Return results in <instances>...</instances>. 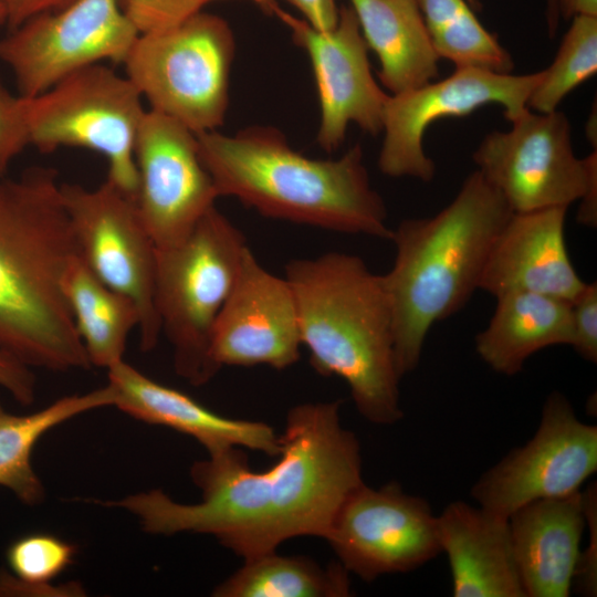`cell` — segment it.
Here are the masks:
<instances>
[{
    "mask_svg": "<svg viewBox=\"0 0 597 597\" xmlns=\"http://www.w3.org/2000/svg\"><path fill=\"white\" fill-rule=\"evenodd\" d=\"M339 408V400L292 407L279 460L263 471H253L239 447L195 462L198 503L151 490L108 504L136 515L148 533L210 534L244 561L297 536L324 538L343 502L364 483L360 443L342 426Z\"/></svg>",
    "mask_w": 597,
    "mask_h": 597,
    "instance_id": "obj_1",
    "label": "cell"
},
{
    "mask_svg": "<svg viewBox=\"0 0 597 597\" xmlns=\"http://www.w3.org/2000/svg\"><path fill=\"white\" fill-rule=\"evenodd\" d=\"M78 256L57 171L0 179V349L53 371L91 366L62 281Z\"/></svg>",
    "mask_w": 597,
    "mask_h": 597,
    "instance_id": "obj_2",
    "label": "cell"
},
{
    "mask_svg": "<svg viewBox=\"0 0 597 597\" xmlns=\"http://www.w3.org/2000/svg\"><path fill=\"white\" fill-rule=\"evenodd\" d=\"M199 155L220 197L260 214L390 240L384 199L371 186L360 145L336 159L295 151L272 126L197 134Z\"/></svg>",
    "mask_w": 597,
    "mask_h": 597,
    "instance_id": "obj_3",
    "label": "cell"
},
{
    "mask_svg": "<svg viewBox=\"0 0 597 597\" xmlns=\"http://www.w3.org/2000/svg\"><path fill=\"white\" fill-rule=\"evenodd\" d=\"M302 345L322 376L346 381L366 420L389 426L404 417L395 357L394 314L383 274L355 254L327 252L285 265Z\"/></svg>",
    "mask_w": 597,
    "mask_h": 597,
    "instance_id": "obj_4",
    "label": "cell"
},
{
    "mask_svg": "<svg viewBox=\"0 0 597 597\" xmlns=\"http://www.w3.org/2000/svg\"><path fill=\"white\" fill-rule=\"evenodd\" d=\"M512 213L474 170L438 213L404 219L392 230L395 261L383 276L401 377L417 368L430 328L459 312L478 290L491 248Z\"/></svg>",
    "mask_w": 597,
    "mask_h": 597,
    "instance_id": "obj_5",
    "label": "cell"
},
{
    "mask_svg": "<svg viewBox=\"0 0 597 597\" xmlns=\"http://www.w3.org/2000/svg\"><path fill=\"white\" fill-rule=\"evenodd\" d=\"M249 249L244 234L216 206L180 243L157 249L155 307L175 371L193 386L221 369L211 355L218 316Z\"/></svg>",
    "mask_w": 597,
    "mask_h": 597,
    "instance_id": "obj_6",
    "label": "cell"
},
{
    "mask_svg": "<svg viewBox=\"0 0 597 597\" xmlns=\"http://www.w3.org/2000/svg\"><path fill=\"white\" fill-rule=\"evenodd\" d=\"M234 53L229 23L201 9L168 28L139 33L123 64L149 109L197 135L217 130L226 119Z\"/></svg>",
    "mask_w": 597,
    "mask_h": 597,
    "instance_id": "obj_7",
    "label": "cell"
},
{
    "mask_svg": "<svg viewBox=\"0 0 597 597\" xmlns=\"http://www.w3.org/2000/svg\"><path fill=\"white\" fill-rule=\"evenodd\" d=\"M25 101L31 146L42 153L80 147L103 155L107 179L135 199L134 149L146 109L126 75L96 63Z\"/></svg>",
    "mask_w": 597,
    "mask_h": 597,
    "instance_id": "obj_8",
    "label": "cell"
},
{
    "mask_svg": "<svg viewBox=\"0 0 597 597\" xmlns=\"http://www.w3.org/2000/svg\"><path fill=\"white\" fill-rule=\"evenodd\" d=\"M509 130L484 136L472 158L476 170L513 212L568 208L597 179L596 149L575 155L568 117L525 109Z\"/></svg>",
    "mask_w": 597,
    "mask_h": 597,
    "instance_id": "obj_9",
    "label": "cell"
},
{
    "mask_svg": "<svg viewBox=\"0 0 597 597\" xmlns=\"http://www.w3.org/2000/svg\"><path fill=\"white\" fill-rule=\"evenodd\" d=\"M61 196L78 258L104 284L135 303L140 347L151 350L161 334L155 307L157 248L135 200L108 179L94 189L62 182Z\"/></svg>",
    "mask_w": 597,
    "mask_h": 597,
    "instance_id": "obj_10",
    "label": "cell"
},
{
    "mask_svg": "<svg viewBox=\"0 0 597 597\" xmlns=\"http://www.w3.org/2000/svg\"><path fill=\"white\" fill-rule=\"evenodd\" d=\"M138 34L118 0H74L1 36L0 62L13 74L18 94L33 97L90 65L123 64Z\"/></svg>",
    "mask_w": 597,
    "mask_h": 597,
    "instance_id": "obj_11",
    "label": "cell"
},
{
    "mask_svg": "<svg viewBox=\"0 0 597 597\" xmlns=\"http://www.w3.org/2000/svg\"><path fill=\"white\" fill-rule=\"evenodd\" d=\"M542 78L543 70L513 74L457 67L440 81L389 94L384 111L379 170L392 178L430 182L436 165L425 151L423 137L432 123L467 116L489 104L500 105L504 117L512 122L527 109L528 97Z\"/></svg>",
    "mask_w": 597,
    "mask_h": 597,
    "instance_id": "obj_12",
    "label": "cell"
},
{
    "mask_svg": "<svg viewBox=\"0 0 597 597\" xmlns=\"http://www.w3.org/2000/svg\"><path fill=\"white\" fill-rule=\"evenodd\" d=\"M596 470L597 427L580 421L567 397L553 391L534 436L488 469L471 488V498L509 517L530 502L580 491Z\"/></svg>",
    "mask_w": 597,
    "mask_h": 597,
    "instance_id": "obj_13",
    "label": "cell"
},
{
    "mask_svg": "<svg viewBox=\"0 0 597 597\" xmlns=\"http://www.w3.org/2000/svg\"><path fill=\"white\" fill-rule=\"evenodd\" d=\"M338 562L365 582L408 573L441 554L429 502L397 482L360 484L343 502L324 537Z\"/></svg>",
    "mask_w": 597,
    "mask_h": 597,
    "instance_id": "obj_14",
    "label": "cell"
},
{
    "mask_svg": "<svg viewBox=\"0 0 597 597\" xmlns=\"http://www.w3.org/2000/svg\"><path fill=\"white\" fill-rule=\"evenodd\" d=\"M134 157V200L142 221L157 249L175 247L220 197L201 161L197 135L176 119L146 109Z\"/></svg>",
    "mask_w": 597,
    "mask_h": 597,
    "instance_id": "obj_15",
    "label": "cell"
},
{
    "mask_svg": "<svg viewBox=\"0 0 597 597\" xmlns=\"http://www.w3.org/2000/svg\"><path fill=\"white\" fill-rule=\"evenodd\" d=\"M273 15L310 57L321 107L318 146L327 153L338 149L350 123L373 136L381 133L389 94L371 73L369 49L350 6L339 7L337 23L324 31L280 6Z\"/></svg>",
    "mask_w": 597,
    "mask_h": 597,
    "instance_id": "obj_16",
    "label": "cell"
},
{
    "mask_svg": "<svg viewBox=\"0 0 597 597\" xmlns=\"http://www.w3.org/2000/svg\"><path fill=\"white\" fill-rule=\"evenodd\" d=\"M295 296L289 281L263 268L249 248L214 325L211 355L222 366L277 370L301 357Z\"/></svg>",
    "mask_w": 597,
    "mask_h": 597,
    "instance_id": "obj_17",
    "label": "cell"
},
{
    "mask_svg": "<svg viewBox=\"0 0 597 597\" xmlns=\"http://www.w3.org/2000/svg\"><path fill=\"white\" fill-rule=\"evenodd\" d=\"M566 212L563 207L513 212L491 248L478 290L495 298L532 292L572 303L586 282L568 255Z\"/></svg>",
    "mask_w": 597,
    "mask_h": 597,
    "instance_id": "obj_18",
    "label": "cell"
},
{
    "mask_svg": "<svg viewBox=\"0 0 597 597\" xmlns=\"http://www.w3.org/2000/svg\"><path fill=\"white\" fill-rule=\"evenodd\" d=\"M108 370L114 406L140 421L165 426L196 439L209 454L239 447L277 457L280 434L262 421L221 416L190 396L161 385L124 360Z\"/></svg>",
    "mask_w": 597,
    "mask_h": 597,
    "instance_id": "obj_19",
    "label": "cell"
},
{
    "mask_svg": "<svg viewBox=\"0 0 597 597\" xmlns=\"http://www.w3.org/2000/svg\"><path fill=\"white\" fill-rule=\"evenodd\" d=\"M509 526L525 596H569L586 530L583 491L530 502Z\"/></svg>",
    "mask_w": 597,
    "mask_h": 597,
    "instance_id": "obj_20",
    "label": "cell"
},
{
    "mask_svg": "<svg viewBox=\"0 0 597 597\" xmlns=\"http://www.w3.org/2000/svg\"><path fill=\"white\" fill-rule=\"evenodd\" d=\"M437 528L454 597H526L509 517L455 501L437 515Z\"/></svg>",
    "mask_w": 597,
    "mask_h": 597,
    "instance_id": "obj_21",
    "label": "cell"
},
{
    "mask_svg": "<svg viewBox=\"0 0 597 597\" xmlns=\"http://www.w3.org/2000/svg\"><path fill=\"white\" fill-rule=\"evenodd\" d=\"M572 303L532 292L496 297L488 326L475 336V352L495 373L514 376L535 353L570 345Z\"/></svg>",
    "mask_w": 597,
    "mask_h": 597,
    "instance_id": "obj_22",
    "label": "cell"
},
{
    "mask_svg": "<svg viewBox=\"0 0 597 597\" xmlns=\"http://www.w3.org/2000/svg\"><path fill=\"white\" fill-rule=\"evenodd\" d=\"M349 2L368 49L378 57L379 80L390 94L402 93L437 78L440 59L416 0Z\"/></svg>",
    "mask_w": 597,
    "mask_h": 597,
    "instance_id": "obj_23",
    "label": "cell"
},
{
    "mask_svg": "<svg viewBox=\"0 0 597 597\" xmlns=\"http://www.w3.org/2000/svg\"><path fill=\"white\" fill-rule=\"evenodd\" d=\"M62 286L91 365L108 369L124 360L129 333L139 326L135 303L104 284L78 256L66 269Z\"/></svg>",
    "mask_w": 597,
    "mask_h": 597,
    "instance_id": "obj_24",
    "label": "cell"
},
{
    "mask_svg": "<svg viewBox=\"0 0 597 597\" xmlns=\"http://www.w3.org/2000/svg\"><path fill=\"white\" fill-rule=\"evenodd\" d=\"M112 386L66 396L29 415H14L0 402V486L21 502L34 505L44 496L43 484L32 467V452L40 438L60 423L83 412L114 406Z\"/></svg>",
    "mask_w": 597,
    "mask_h": 597,
    "instance_id": "obj_25",
    "label": "cell"
},
{
    "mask_svg": "<svg viewBox=\"0 0 597 597\" xmlns=\"http://www.w3.org/2000/svg\"><path fill=\"white\" fill-rule=\"evenodd\" d=\"M347 569L338 562L323 567L304 556L275 552L245 559L219 584L216 597H346L352 595Z\"/></svg>",
    "mask_w": 597,
    "mask_h": 597,
    "instance_id": "obj_26",
    "label": "cell"
},
{
    "mask_svg": "<svg viewBox=\"0 0 597 597\" xmlns=\"http://www.w3.org/2000/svg\"><path fill=\"white\" fill-rule=\"evenodd\" d=\"M439 59L457 67L512 73L514 61L467 0H416Z\"/></svg>",
    "mask_w": 597,
    "mask_h": 597,
    "instance_id": "obj_27",
    "label": "cell"
},
{
    "mask_svg": "<svg viewBox=\"0 0 597 597\" xmlns=\"http://www.w3.org/2000/svg\"><path fill=\"white\" fill-rule=\"evenodd\" d=\"M572 19L553 62L543 70V78L528 97L531 111H556L573 90L597 72V15Z\"/></svg>",
    "mask_w": 597,
    "mask_h": 597,
    "instance_id": "obj_28",
    "label": "cell"
},
{
    "mask_svg": "<svg viewBox=\"0 0 597 597\" xmlns=\"http://www.w3.org/2000/svg\"><path fill=\"white\" fill-rule=\"evenodd\" d=\"M74 555L72 544L51 534L18 538L7 551L12 574H0V596L48 593L50 582L72 563Z\"/></svg>",
    "mask_w": 597,
    "mask_h": 597,
    "instance_id": "obj_29",
    "label": "cell"
},
{
    "mask_svg": "<svg viewBox=\"0 0 597 597\" xmlns=\"http://www.w3.org/2000/svg\"><path fill=\"white\" fill-rule=\"evenodd\" d=\"M30 145L25 97L12 94L0 78V179Z\"/></svg>",
    "mask_w": 597,
    "mask_h": 597,
    "instance_id": "obj_30",
    "label": "cell"
},
{
    "mask_svg": "<svg viewBox=\"0 0 597 597\" xmlns=\"http://www.w3.org/2000/svg\"><path fill=\"white\" fill-rule=\"evenodd\" d=\"M139 33L174 25L202 9L200 0H118Z\"/></svg>",
    "mask_w": 597,
    "mask_h": 597,
    "instance_id": "obj_31",
    "label": "cell"
},
{
    "mask_svg": "<svg viewBox=\"0 0 597 597\" xmlns=\"http://www.w3.org/2000/svg\"><path fill=\"white\" fill-rule=\"evenodd\" d=\"M574 350L589 363L597 362V283H586L572 302V342Z\"/></svg>",
    "mask_w": 597,
    "mask_h": 597,
    "instance_id": "obj_32",
    "label": "cell"
},
{
    "mask_svg": "<svg viewBox=\"0 0 597 597\" xmlns=\"http://www.w3.org/2000/svg\"><path fill=\"white\" fill-rule=\"evenodd\" d=\"M585 501L586 528L588 543L582 549L573 587L584 596L597 594V494L596 484L583 491Z\"/></svg>",
    "mask_w": 597,
    "mask_h": 597,
    "instance_id": "obj_33",
    "label": "cell"
},
{
    "mask_svg": "<svg viewBox=\"0 0 597 597\" xmlns=\"http://www.w3.org/2000/svg\"><path fill=\"white\" fill-rule=\"evenodd\" d=\"M0 387L22 405L34 400L35 379L31 368L1 349Z\"/></svg>",
    "mask_w": 597,
    "mask_h": 597,
    "instance_id": "obj_34",
    "label": "cell"
},
{
    "mask_svg": "<svg viewBox=\"0 0 597 597\" xmlns=\"http://www.w3.org/2000/svg\"><path fill=\"white\" fill-rule=\"evenodd\" d=\"M7 11V25L13 29L29 18L43 12L56 11L74 0H0Z\"/></svg>",
    "mask_w": 597,
    "mask_h": 597,
    "instance_id": "obj_35",
    "label": "cell"
},
{
    "mask_svg": "<svg viewBox=\"0 0 597 597\" xmlns=\"http://www.w3.org/2000/svg\"><path fill=\"white\" fill-rule=\"evenodd\" d=\"M303 19L317 30H329L338 20L339 7L335 0H285Z\"/></svg>",
    "mask_w": 597,
    "mask_h": 597,
    "instance_id": "obj_36",
    "label": "cell"
},
{
    "mask_svg": "<svg viewBox=\"0 0 597 597\" xmlns=\"http://www.w3.org/2000/svg\"><path fill=\"white\" fill-rule=\"evenodd\" d=\"M559 14L564 19L575 15H597V0H558Z\"/></svg>",
    "mask_w": 597,
    "mask_h": 597,
    "instance_id": "obj_37",
    "label": "cell"
},
{
    "mask_svg": "<svg viewBox=\"0 0 597 597\" xmlns=\"http://www.w3.org/2000/svg\"><path fill=\"white\" fill-rule=\"evenodd\" d=\"M545 15L548 34L553 38L558 28L561 18L558 0H546Z\"/></svg>",
    "mask_w": 597,
    "mask_h": 597,
    "instance_id": "obj_38",
    "label": "cell"
},
{
    "mask_svg": "<svg viewBox=\"0 0 597 597\" xmlns=\"http://www.w3.org/2000/svg\"><path fill=\"white\" fill-rule=\"evenodd\" d=\"M211 1H214V0H200L202 6ZM249 1L255 3L264 13L272 14V15L274 14L275 9L279 7L276 0H249Z\"/></svg>",
    "mask_w": 597,
    "mask_h": 597,
    "instance_id": "obj_39",
    "label": "cell"
},
{
    "mask_svg": "<svg viewBox=\"0 0 597 597\" xmlns=\"http://www.w3.org/2000/svg\"><path fill=\"white\" fill-rule=\"evenodd\" d=\"M7 24V11L0 1V27Z\"/></svg>",
    "mask_w": 597,
    "mask_h": 597,
    "instance_id": "obj_40",
    "label": "cell"
},
{
    "mask_svg": "<svg viewBox=\"0 0 597 597\" xmlns=\"http://www.w3.org/2000/svg\"><path fill=\"white\" fill-rule=\"evenodd\" d=\"M472 9H478L481 7V0H467Z\"/></svg>",
    "mask_w": 597,
    "mask_h": 597,
    "instance_id": "obj_41",
    "label": "cell"
}]
</instances>
